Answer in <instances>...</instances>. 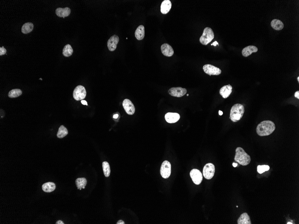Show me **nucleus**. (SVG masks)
<instances>
[{"label":"nucleus","mask_w":299,"mask_h":224,"mask_svg":"<svg viewBox=\"0 0 299 224\" xmlns=\"http://www.w3.org/2000/svg\"><path fill=\"white\" fill-rule=\"evenodd\" d=\"M245 112V107L243 105L236 104L232 106L230 111V119L232 122H237L242 118Z\"/></svg>","instance_id":"nucleus-3"},{"label":"nucleus","mask_w":299,"mask_h":224,"mask_svg":"<svg viewBox=\"0 0 299 224\" xmlns=\"http://www.w3.org/2000/svg\"><path fill=\"white\" fill-rule=\"evenodd\" d=\"M34 28V25L31 22L25 23L22 27L21 31L23 34H27L30 33Z\"/></svg>","instance_id":"nucleus-23"},{"label":"nucleus","mask_w":299,"mask_h":224,"mask_svg":"<svg viewBox=\"0 0 299 224\" xmlns=\"http://www.w3.org/2000/svg\"><path fill=\"white\" fill-rule=\"evenodd\" d=\"M218 114H219V115H222L223 114V112L221 110H219V111H218Z\"/></svg>","instance_id":"nucleus-37"},{"label":"nucleus","mask_w":299,"mask_h":224,"mask_svg":"<svg viewBox=\"0 0 299 224\" xmlns=\"http://www.w3.org/2000/svg\"><path fill=\"white\" fill-rule=\"evenodd\" d=\"M161 50L163 54L167 57H170L174 54L173 48L170 45L167 44H164L162 45Z\"/></svg>","instance_id":"nucleus-14"},{"label":"nucleus","mask_w":299,"mask_h":224,"mask_svg":"<svg viewBox=\"0 0 299 224\" xmlns=\"http://www.w3.org/2000/svg\"><path fill=\"white\" fill-rule=\"evenodd\" d=\"M171 8V3L170 0H164L161 5V12L163 14H167L169 12Z\"/></svg>","instance_id":"nucleus-17"},{"label":"nucleus","mask_w":299,"mask_h":224,"mask_svg":"<svg viewBox=\"0 0 299 224\" xmlns=\"http://www.w3.org/2000/svg\"><path fill=\"white\" fill-rule=\"evenodd\" d=\"M119 38L116 35H113L109 39L107 43L108 47L109 50L111 52H113L115 50L117 47Z\"/></svg>","instance_id":"nucleus-12"},{"label":"nucleus","mask_w":299,"mask_h":224,"mask_svg":"<svg viewBox=\"0 0 299 224\" xmlns=\"http://www.w3.org/2000/svg\"><path fill=\"white\" fill-rule=\"evenodd\" d=\"M118 117V115L117 114H115V115H113V118H115V119H117Z\"/></svg>","instance_id":"nucleus-36"},{"label":"nucleus","mask_w":299,"mask_h":224,"mask_svg":"<svg viewBox=\"0 0 299 224\" xmlns=\"http://www.w3.org/2000/svg\"><path fill=\"white\" fill-rule=\"evenodd\" d=\"M22 91L18 89H13L9 92L8 96L10 98H15L21 95Z\"/></svg>","instance_id":"nucleus-27"},{"label":"nucleus","mask_w":299,"mask_h":224,"mask_svg":"<svg viewBox=\"0 0 299 224\" xmlns=\"http://www.w3.org/2000/svg\"><path fill=\"white\" fill-rule=\"evenodd\" d=\"M71 13V10L68 7L64 8H58L56 10V14L59 17H64L69 16Z\"/></svg>","instance_id":"nucleus-16"},{"label":"nucleus","mask_w":299,"mask_h":224,"mask_svg":"<svg viewBox=\"0 0 299 224\" xmlns=\"http://www.w3.org/2000/svg\"><path fill=\"white\" fill-rule=\"evenodd\" d=\"M6 50L5 48L4 47L0 48V56L4 55L6 54Z\"/></svg>","instance_id":"nucleus-30"},{"label":"nucleus","mask_w":299,"mask_h":224,"mask_svg":"<svg viewBox=\"0 0 299 224\" xmlns=\"http://www.w3.org/2000/svg\"><path fill=\"white\" fill-rule=\"evenodd\" d=\"M43 191L46 192H51L54 191L56 189V185L54 183L48 182L45 183L42 185Z\"/></svg>","instance_id":"nucleus-22"},{"label":"nucleus","mask_w":299,"mask_h":224,"mask_svg":"<svg viewBox=\"0 0 299 224\" xmlns=\"http://www.w3.org/2000/svg\"><path fill=\"white\" fill-rule=\"evenodd\" d=\"M232 165H233V166L234 167H237V165H237V163H233V164H232Z\"/></svg>","instance_id":"nucleus-38"},{"label":"nucleus","mask_w":299,"mask_h":224,"mask_svg":"<svg viewBox=\"0 0 299 224\" xmlns=\"http://www.w3.org/2000/svg\"><path fill=\"white\" fill-rule=\"evenodd\" d=\"M203 69L207 74L211 75H219L222 72L220 68L211 64H207L203 66Z\"/></svg>","instance_id":"nucleus-8"},{"label":"nucleus","mask_w":299,"mask_h":224,"mask_svg":"<svg viewBox=\"0 0 299 224\" xmlns=\"http://www.w3.org/2000/svg\"><path fill=\"white\" fill-rule=\"evenodd\" d=\"M232 86L228 84L226 86H223L219 91L220 95L224 98H227L230 96L232 93Z\"/></svg>","instance_id":"nucleus-15"},{"label":"nucleus","mask_w":299,"mask_h":224,"mask_svg":"<svg viewBox=\"0 0 299 224\" xmlns=\"http://www.w3.org/2000/svg\"><path fill=\"white\" fill-rule=\"evenodd\" d=\"M294 96H295V97L297 98L298 99H299V91H297V92H296Z\"/></svg>","instance_id":"nucleus-31"},{"label":"nucleus","mask_w":299,"mask_h":224,"mask_svg":"<svg viewBox=\"0 0 299 224\" xmlns=\"http://www.w3.org/2000/svg\"><path fill=\"white\" fill-rule=\"evenodd\" d=\"M76 186L78 189L82 190V189L85 188V186L87 183V180L85 178H78L76 180Z\"/></svg>","instance_id":"nucleus-24"},{"label":"nucleus","mask_w":299,"mask_h":224,"mask_svg":"<svg viewBox=\"0 0 299 224\" xmlns=\"http://www.w3.org/2000/svg\"><path fill=\"white\" fill-rule=\"evenodd\" d=\"M135 36L139 41L143 40L145 37V28L143 25L138 26L135 32Z\"/></svg>","instance_id":"nucleus-19"},{"label":"nucleus","mask_w":299,"mask_h":224,"mask_svg":"<svg viewBox=\"0 0 299 224\" xmlns=\"http://www.w3.org/2000/svg\"><path fill=\"white\" fill-rule=\"evenodd\" d=\"M73 53L72 47L69 44H66L63 49V55L65 57L71 56Z\"/></svg>","instance_id":"nucleus-26"},{"label":"nucleus","mask_w":299,"mask_h":224,"mask_svg":"<svg viewBox=\"0 0 299 224\" xmlns=\"http://www.w3.org/2000/svg\"><path fill=\"white\" fill-rule=\"evenodd\" d=\"M234 160L240 165L246 166L250 164L251 162V157L243 148L238 147L236 150V155Z\"/></svg>","instance_id":"nucleus-2"},{"label":"nucleus","mask_w":299,"mask_h":224,"mask_svg":"<svg viewBox=\"0 0 299 224\" xmlns=\"http://www.w3.org/2000/svg\"><path fill=\"white\" fill-rule=\"evenodd\" d=\"M123 107L126 113L129 115H132L135 112V108L134 105L132 103L130 100L128 99H124L122 103Z\"/></svg>","instance_id":"nucleus-11"},{"label":"nucleus","mask_w":299,"mask_h":224,"mask_svg":"<svg viewBox=\"0 0 299 224\" xmlns=\"http://www.w3.org/2000/svg\"><path fill=\"white\" fill-rule=\"evenodd\" d=\"M271 26L274 30L280 31L284 28V24L281 20L274 19L271 21Z\"/></svg>","instance_id":"nucleus-21"},{"label":"nucleus","mask_w":299,"mask_h":224,"mask_svg":"<svg viewBox=\"0 0 299 224\" xmlns=\"http://www.w3.org/2000/svg\"><path fill=\"white\" fill-rule=\"evenodd\" d=\"M117 224H124V222H123L122 220H119L118 222H117Z\"/></svg>","instance_id":"nucleus-33"},{"label":"nucleus","mask_w":299,"mask_h":224,"mask_svg":"<svg viewBox=\"0 0 299 224\" xmlns=\"http://www.w3.org/2000/svg\"><path fill=\"white\" fill-rule=\"evenodd\" d=\"M190 176L193 182L196 185H199L203 180V175L198 169H193L190 172Z\"/></svg>","instance_id":"nucleus-10"},{"label":"nucleus","mask_w":299,"mask_h":224,"mask_svg":"<svg viewBox=\"0 0 299 224\" xmlns=\"http://www.w3.org/2000/svg\"><path fill=\"white\" fill-rule=\"evenodd\" d=\"M238 224H251L250 216L246 213H244L240 216L237 221Z\"/></svg>","instance_id":"nucleus-20"},{"label":"nucleus","mask_w":299,"mask_h":224,"mask_svg":"<svg viewBox=\"0 0 299 224\" xmlns=\"http://www.w3.org/2000/svg\"><path fill=\"white\" fill-rule=\"evenodd\" d=\"M287 224H293V223H292L291 222H288V223Z\"/></svg>","instance_id":"nucleus-40"},{"label":"nucleus","mask_w":299,"mask_h":224,"mask_svg":"<svg viewBox=\"0 0 299 224\" xmlns=\"http://www.w3.org/2000/svg\"><path fill=\"white\" fill-rule=\"evenodd\" d=\"M180 118V115L178 113L168 112L165 115L166 121L170 124L175 123L177 122Z\"/></svg>","instance_id":"nucleus-13"},{"label":"nucleus","mask_w":299,"mask_h":224,"mask_svg":"<svg viewBox=\"0 0 299 224\" xmlns=\"http://www.w3.org/2000/svg\"><path fill=\"white\" fill-rule=\"evenodd\" d=\"M102 166L104 175L106 177H108L110 175L111 172L110 167L109 164V163L108 162H103Z\"/></svg>","instance_id":"nucleus-28"},{"label":"nucleus","mask_w":299,"mask_h":224,"mask_svg":"<svg viewBox=\"0 0 299 224\" xmlns=\"http://www.w3.org/2000/svg\"><path fill=\"white\" fill-rule=\"evenodd\" d=\"M81 103H82V104L84 105L88 106V103H87V102L86 101L83 100H82L81 101Z\"/></svg>","instance_id":"nucleus-32"},{"label":"nucleus","mask_w":299,"mask_h":224,"mask_svg":"<svg viewBox=\"0 0 299 224\" xmlns=\"http://www.w3.org/2000/svg\"><path fill=\"white\" fill-rule=\"evenodd\" d=\"M269 167L268 165H262V166H258L257 168L258 172L259 174H262L266 171L269 170Z\"/></svg>","instance_id":"nucleus-29"},{"label":"nucleus","mask_w":299,"mask_h":224,"mask_svg":"<svg viewBox=\"0 0 299 224\" xmlns=\"http://www.w3.org/2000/svg\"><path fill=\"white\" fill-rule=\"evenodd\" d=\"M217 45H218V42L217 41H215L214 42V43L212 44L211 45H214V46H216Z\"/></svg>","instance_id":"nucleus-35"},{"label":"nucleus","mask_w":299,"mask_h":224,"mask_svg":"<svg viewBox=\"0 0 299 224\" xmlns=\"http://www.w3.org/2000/svg\"><path fill=\"white\" fill-rule=\"evenodd\" d=\"M275 129L274 123L270 120H264L257 127V133L261 137L267 136L272 134Z\"/></svg>","instance_id":"nucleus-1"},{"label":"nucleus","mask_w":299,"mask_h":224,"mask_svg":"<svg viewBox=\"0 0 299 224\" xmlns=\"http://www.w3.org/2000/svg\"><path fill=\"white\" fill-rule=\"evenodd\" d=\"M171 173V165L167 161H164L162 164L160 169V174L164 179L169 177Z\"/></svg>","instance_id":"nucleus-7"},{"label":"nucleus","mask_w":299,"mask_h":224,"mask_svg":"<svg viewBox=\"0 0 299 224\" xmlns=\"http://www.w3.org/2000/svg\"><path fill=\"white\" fill-rule=\"evenodd\" d=\"M168 93L172 96L180 98L182 97L187 93V90L181 87H173L171 88L168 90Z\"/></svg>","instance_id":"nucleus-9"},{"label":"nucleus","mask_w":299,"mask_h":224,"mask_svg":"<svg viewBox=\"0 0 299 224\" xmlns=\"http://www.w3.org/2000/svg\"><path fill=\"white\" fill-rule=\"evenodd\" d=\"M297 80H298V82H299V77H298V78H297Z\"/></svg>","instance_id":"nucleus-39"},{"label":"nucleus","mask_w":299,"mask_h":224,"mask_svg":"<svg viewBox=\"0 0 299 224\" xmlns=\"http://www.w3.org/2000/svg\"><path fill=\"white\" fill-rule=\"evenodd\" d=\"M214 37V33L212 29L210 27H206L203 35L200 38V42L204 45H207L213 40Z\"/></svg>","instance_id":"nucleus-4"},{"label":"nucleus","mask_w":299,"mask_h":224,"mask_svg":"<svg viewBox=\"0 0 299 224\" xmlns=\"http://www.w3.org/2000/svg\"><path fill=\"white\" fill-rule=\"evenodd\" d=\"M68 134L67 129L63 125H61L59 128L58 131L57 133V137L59 138H63Z\"/></svg>","instance_id":"nucleus-25"},{"label":"nucleus","mask_w":299,"mask_h":224,"mask_svg":"<svg viewBox=\"0 0 299 224\" xmlns=\"http://www.w3.org/2000/svg\"><path fill=\"white\" fill-rule=\"evenodd\" d=\"M258 51L257 47L255 46L250 45L244 48L242 51V54L245 57H248L253 53L257 52Z\"/></svg>","instance_id":"nucleus-18"},{"label":"nucleus","mask_w":299,"mask_h":224,"mask_svg":"<svg viewBox=\"0 0 299 224\" xmlns=\"http://www.w3.org/2000/svg\"><path fill=\"white\" fill-rule=\"evenodd\" d=\"M56 224H64V223L63 222H62V221H61V220H59V221H57V222H56Z\"/></svg>","instance_id":"nucleus-34"},{"label":"nucleus","mask_w":299,"mask_h":224,"mask_svg":"<svg viewBox=\"0 0 299 224\" xmlns=\"http://www.w3.org/2000/svg\"><path fill=\"white\" fill-rule=\"evenodd\" d=\"M215 173V167L211 163H208L204 166L203 170V176L207 180H210L213 177Z\"/></svg>","instance_id":"nucleus-6"},{"label":"nucleus","mask_w":299,"mask_h":224,"mask_svg":"<svg viewBox=\"0 0 299 224\" xmlns=\"http://www.w3.org/2000/svg\"><path fill=\"white\" fill-rule=\"evenodd\" d=\"M86 95H87V92L86 89L84 87L81 85L77 86L73 91V98L76 100H82L85 98Z\"/></svg>","instance_id":"nucleus-5"}]
</instances>
